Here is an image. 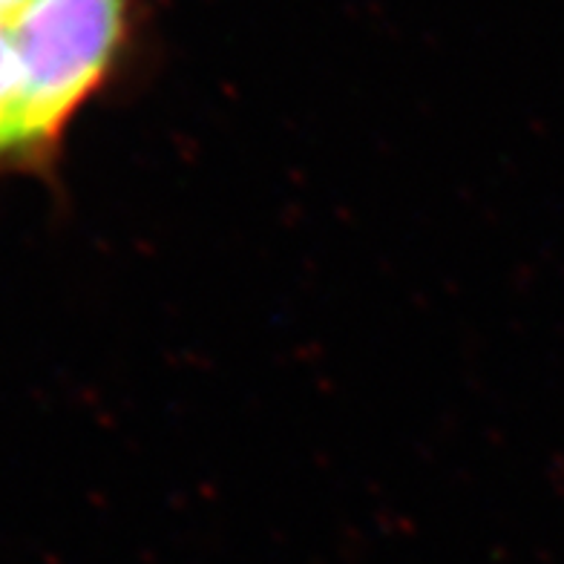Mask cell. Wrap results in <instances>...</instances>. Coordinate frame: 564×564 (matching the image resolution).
<instances>
[{"mask_svg":"<svg viewBox=\"0 0 564 564\" xmlns=\"http://www.w3.org/2000/svg\"><path fill=\"white\" fill-rule=\"evenodd\" d=\"M127 32V0H32L12 21L21 116L9 171H44L93 93L107 82Z\"/></svg>","mask_w":564,"mask_h":564,"instance_id":"6da1fadb","label":"cell"},{"mask_svg":"<svg viewBox=\"0 0 564 564\" xmlns=\"http://www.w3.org/2000/svg\"><path fill=\"white\" fill-rule=\"evenodd\" d=\"M18 116H21V64L12 41V23H0V171L12 167Z\"/></svg>","mask_w":564,"mask_h":564,"instance_id":"7a4b0ae2","label":"cell"},{"mask_svg":"<svg viewBox=\"0 0 564 564\" xmlns=\"http://www.w3.org/2000/svg\"><path fill=\"white\" fill-rule=\"evenodd\" d=\"M32 0H0V23H12Z\"/></svg>","mask_w":564,"mask_h":564,"instance_id":"3957f363","label":"cell"}]
</instances>
